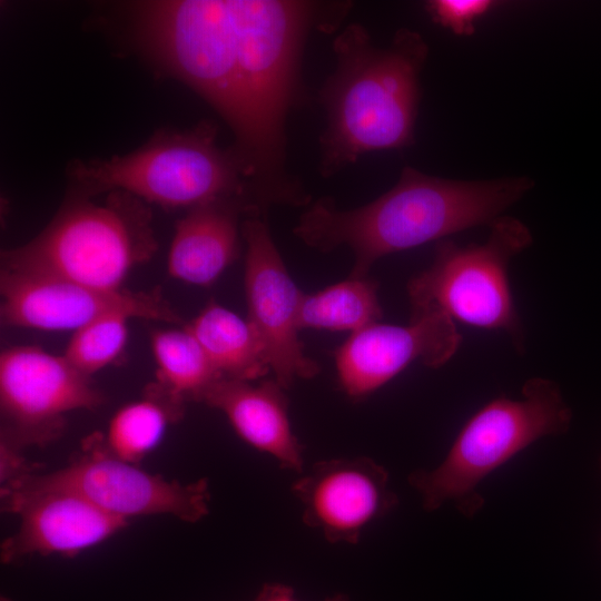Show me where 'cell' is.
Returning <instances> with one entry per match:
<instances>
[{
    "instance_id": "ba28073f",
    "label": "cell",
    "mask_w": 601,
    "mask_h": 601,
    "mask_svg": "<svg viewBox=\"0 0 601 601\" xmlns=\"http://www.w3.org/2000/svg\"><path fill=\"white\" fill-rule=\"evenodd\" d=\"M38 477L75 492L108 514L128 521L134 516L171 515L197 522L209 512L205 480L191 483L166 480L111 454L101 434L88 436L81 453L66 467Z\"/></svg>"
},
{
    "instance_id": "52a82bcc",
    "label": "cell",
    "mask_w": 601,
    "mask_h": 601,
    "mask_svg": "<svg viewBox=\"0 0 601 601\" xmlns=\"http://www.w3.org/2000/svg\"><path fill=\"white\" fill-rule=\"evenodd\" d=\"M482 244L439 243L432 264L407 283L412 312L434 309L472 327L505 333L519 352L524 332L509 282L511 260L532 244L530 229L502 216Z\"/></svg>"
},
{
    "instance_id": "cb8c5ba5",
    "label": "cell",
    "mask_w": 601,
    "mask_h": 601,
    "mask_svg": "<svg viewBox=\"0 0 601 601\" xmlns=\"http://www.w3.org/2000/svg\"><path fill=\"white\" fill-rule=\"evenodd\" d=\"M325 601H348V599L344 594H335L327 598Z\"/></svg>"
},
{
    "instance_id": "9c48e42d",
    "label": "cell",
    "mask_w": 601,
    "mask_h": 601,
    "mask_svg": "<svg viewBox=\"0 0 601 601\" xmlns=\"http://www.w3.org/2000/svg\"><path fill=\"white\" fill-rule=\"evenodd\" d=\"M104 401L90 376L61 355L37 346H12L0 355L1 437L22 447L59 436L65 415L93 410Z\"/></svg>"
},
{
    "instance_id": "d6986e66",
    "label": "cell",
    "mask_w": 601,
    "mask_h": 601,
    "mask_svg": "<svg viewBox=\"0 0 601 601\" xmlns=\"http://www.w3.org/2000/svg\"><path fill=\"white\" fill-rule=\"evenodd\" d=\"M377 284L352 277L314 294L303 295L297 325L303 328L357 332L382 318Z\"/></svg>"
},
{
    "instance_id": "6da1fadb",
    "label": "cell",
    "mask_w": 601,
    "mask_h": 601,
    "mask_svg": "<svg viewBox=\"0 0 601 601\" xmlns=\"http://www.w3.org/2000/svg\"><path fill=\"white\" fill-rule=\"evenodd\" d=\"M318 7L289 0H152L130 6L137 47L228 124L235 138L230 148L264 208L305 205L308 199L285 168V122L298 92L307 31L321 21Z\"/></svg>"
},
{
    "instance_id": "2e32d148",
    "label": "cell",
    "mask_w": 601,
    "mask_h": 601,
    "mask_svg": "<svg viewBox=\"0 0 601 601\" xmlns=\"http://www.w3.org/2000/svg\"><path fill=\"white\" fill-rule=\"evenodd\" d=\"M242 214L256 216L245 205L226 200L188 209L175 226L168 274L190 285L215 283L238 255Z\"/></svg>"
},
{
    "instance_id": "d4e9b609",
    "label": "cell",
    "mask_w": 601,
    "mask_h": 601,
    "mask_svg": "<svg viewBox=\"0 0 601 601\" xmlns=\"http://www.w3.org/2000/svg\"><path fill=\"white\" fill-rule=\"evenodd\" d=\"M0 601H11L8 598L1 597Z\"/></svg>"
},
{
    "instance_id": "ffe728a7",
    "label": "cell",
    "mask_w": 601,
    "mask_h": 601,
    "mask_svg": "<svg viewBox=\"0 0 601 601\" xmlns=\"http://www.w3.org/2000/svg\"><path fill=\"white\" fill-rule=\"evenodd\" d=\"M181 415L183 404L152 385L144 398L115 413L102 435L105 446L118 459L139 464L160 442L167 426Z\"/></svg>"
},
{
    "instance_id": "5b68a950",
    "label": "cell",
    "mask_w": 601,
    "mask_h": 601,
    "mask_svg": "<svg viewBox=\"0 0 601 601\" xmlns=\"http://www.w3.org/2000/svg\"><path fill=\"white\" fill-rule=\"evenodd\" d=\"M157 249L147 203L122 191L104 203L69 191L49 225L29 243L2 252L1 269L59 277L118 292Z\"/></svg>"
},
{
    "instance_id": "7402d4cb",
    "label": "cell",
    "mask_w": 601,
    "mask_h": 601,
    "mask_svg": "<svg viewBox=\"0 0 601 601\" xmlns=\"http://www.w3.org/2000/svg\"><path fill=\"white\" fill-rule=\"evenodd\" d=\"M495 6L491 0H433L426 7L435 22L455 35L470 36L474 32V22Z\"/></svg>"
},
{
    "instance_id": "ac0fdd59",
    "label": "cell",
    "mask_w": 601,
    "mask_h": 601,
    "mask_svg": "<svg viewBox=\"0 0 601 601\" xmlns=\"http://www.w3.org/2000/svg\"><path fill=\"white\" fill-rule=\"evenodd\" d=\"M151 349L157 366L154 385L177 403L201 402L206 392L224 378L186 326L154 332Z\"/></svg>"
},
{
    "instance_id": "7a4b0ae2",
    "label": "cell",
    "mask_w": 601,
    "mask_h": 601,
    "mask_svg": "<svg viewBox=\"0 0 601 601\" xmlns=\"http://www.w3.org/2000/svg\"><path fill=\"white\" fill-rule=\"evenodd\" d=\"M533 186L526 177L452 180L404 167L397 184L373 201L339 209L328 198L313 203L293 233L307 246L354 254L349 276L365 277L382 257L483 225L491 226Z\"/></svg>"
},
{
    "instance_id": "603a6c76",
    "label": "cell",
    "mask_w": 601,
    "mask_h": 601,
    "mask_svg": "<svg viewBox=\"0 0 601 601\" xmlns=\"http://www.w3.org/2000/svg\"><path fill=\"white\" fill-rule=\"evenodd\" d=\"M255 601H297L292 588L272 583L266 584L256 597Z\"/></svg>"
},
{
    "instance_id": "3957f363",
    "label": "cell",
    "mask_w": 601,
    "mask_h": 601,
    "mask_svg": "<svg viewBox=\"0 0 601 601\" xmlns=\"http://www.w3.org/2000/svg\"><path fill=\"white\" fill-rule=\"evenodd\" d=\"M336 68L321 96L326 129L321 173L329 176L359 156L398 149L413 140L420 86L428 48L415 31L398 30L377 48L367 30L351 23L334 39Z\"/></svg>"
},
{
    "instance_id": "30bf717a",
    "label": "cell",
    "mask_w": 601,
    "mask_h": 601,
    "mask_svg": "<svg viewBox=\"0 0 601 601\" xmlns=\"http://www.w3.org/2000/svg\"><path fill=\"white\" fill-rule=\"evenodd\" d=\"M242 235L246 243V318L263 344L274 378L289 388L297 380L313 378L319 372L298 337L297 316L304 293L288 274L265 220L248 216L242 224Z\"/></svg>"
},
{
    "instance_id": "8fae6325",
    "label": "cell",
    "mask_w": 601,
    "mask_h": 601,
    "mask_svg": "<svg viewBox=\"0 0 601 601\" xmlns=\"http://www.w3.org/2000/svg\"><path fill=\"white\" fill-rule=\"evenodd\" d=\"M1 321L12 327L78 331L110 315L125 314L179 323L159 292H106L59 277L1 269Z\"/></svg>"
},
{
    "instance_id": "44dd1931",
    "label": "cell",
    "mask_w": 601,
    "mask_h": 601,
    "mask_svg": "<svg viewBox=\"0 0 601 601\" xmlns=\"http://www.w3.org/2000/svg\"><path fill=\"white\" fill-rule=\"evenodd\" d=\"M129 319L125 314H110L87 324L75 332L63 356L78 371L91 377L122 354Z\"/></svg>"
},
{
    "instance_id": "484cf974",
    "label": "cell",
    "mask_w": 601,
    "mask_h": 601,
    "mask_svg": "<svg viewBox=\"0 0 601 601\" xmlns=\"http://www.w3.org/2000/svg\"><path fill=\"white\" fill-rule=\"evenodd\" d=\"M600 470H601V457H600Z\"/></svg>"
},
{
    "instance_id": "5bb4252c",
    "label": "cell",
    "mask_w": 601,
    "mask_h": 601,
    "mask_svg": "<svg viewBox=\"0 0 601 601\" xmlns=\"http://www.w3.org/2000/svg\"><path fill=\"white\" fill-rule=\"evenodd\" d=\"M303 521L331 543H357L397 505L386 469L365 456L315 463L292 485Z\"/></svg>"
},
{
    "instance_id": "e0dca14e",
    "label": "cell",
    "mask_w": 601,
    "mask_h": 601,
    "mask_svg": "<svg viewBox=\"0 0 601 601\" xmlns=\"http://www.w3.org/2000/svg\"><path fill=\"white\" fill-rule=\"evenodd\" d=\"M186 327L221 377L253 382L270 371L248 319L228 308L211 300Z\"/></svg>"
},
{
    "instance_id": "7c38bea8",
    "label": "cell",
    "mask_w": 601,
    "mask_h": 601,
    "mask_svg": "<svg viewBox=\"0 0 601 601\" xmlns=\"http://www.w3.org/2000/svg\"><path fill=\"white\" fill-rule=\"evenodd\" d=\"M461 342L455 323L434 309L412 312L406 325L371 324L336 351L338 384L353 400L366 397L412 363L442 367Z\"/></svg>"
},
{
    "instance_id": "9a60e30c",
    "label": "cell",
    "mask_w": 601,
    "mask_h": 601,
    "mask_svg": "<svg viewBox=\"0 0 601 601\" xmlns=\"http://www.w3.org/2000/svg\"><path fill=\"white\" fill-rule=\"evenodd\" d=\"M284 390L275 378L257 384L220 378L201 402L220 411L247 444L272 456L280 467L302 472L303 446L292 428Z\"/></svg>"
},
{
    "instance_id": "4fadbf2b",
    "label": "cell",
    "mask_w": 601,
    "mask_h": 601,
    "mask_svg": "<svg viewBox=\"0 0 601 601\" xmlns=\"http://www.w3.org/2000/svg\"><path fill=\"white\" fill-rule=\"evenodd\" d=\"M4 511L20 519L1 546L2 562L30 554L75 556L121 530L128 521L100 510L81 495L29 474L1 489Z\"/></svg>"
},
{
    "instance_id": "277c9868",
    "label": "cell",
    "mask_w": 601,
    "mask_h": 601,
    "mask_svg": "<svg viewBox=\"0 0 601 601\" xmlns=\"http://www.w3.org/2000/svg\"><path fill=\"white\" fill-rule=\"evenodd\" d=\"M217 131L203 120L188 129H159L126 155L73 159L67 166L68 190L88 198L122 190L164 208L237 201L260 216L264 209L238 159L230 147L217 145Z\"/></svg>"
},
{
    "instance_id": "8992f818",
    "label": "cell",
    "mask_w": 601,
    "mask_h": 601,
    "mask_svg": "<svg viewBox=\"0 0 601 601\" xmlns=\"http://www.w3.org/2000/svg\"><path fill=\"white\" fill-rule=\"evenodd\" d=\"M571 422L572 411L559 385L530 378L521 398L495 397L476 411L443 461L432 470L412 472L408 483L426 511L454 502L464 514H473L482 505L476 489L486 476L536 441L566 433Z\"/></svg>"
}]
</instances>
